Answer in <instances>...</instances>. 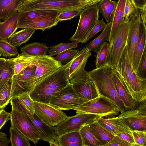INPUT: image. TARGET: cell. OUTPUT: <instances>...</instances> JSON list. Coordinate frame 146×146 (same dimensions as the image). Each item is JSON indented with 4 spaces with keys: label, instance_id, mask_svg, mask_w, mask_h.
Here are the masks:
<instances>
[{
    "label": "cell",
    "instance_id": "74e56055",
    "mask_svg": "<svg viewBox=\"0 0 146 146\" xmlns=\"http://www.w3.org/2000/svg\"><path fill=\"white\" fill-rule=\"evenodd\" d=\"M12 79L7 81L0 89V109L4 108L9 103L12 87Z\"/></svg>",
    "mask_w": 146,
    "mask_h": 146
},
{
    "label": "cell",
    "instance_id": "d590c367",
    "mask_svg": "<svg viewBox=\"0 0 146 146\" xmlns=\"http://www.w3.org/2000/svg\"><path fill=\"white\" fill-rule=\"evenodd\" d=\"M59 21L57 19L43 20L36 23L24 26L21 28H30L35 30H40L43 32L46 29L56 26Z\"/></svg>",
    "mask_w": 146,
    "mask_h": 146
},
{
    "label": "cell",
    "instance_id": "cb8c5ba5",
    "mask_svg": "<svg viewBox=\"0 0 146 146\" xmlns=\"http://www.w3.org/2000/svg\"><path fill=\"white\" fill-rule=\"evenodd\" d=\"M126 0H119L117 1L116 7L113 14L111 21V28L110 35L108 41L110 44L112 38L117 27L124 20V9Z\"/></svg>",
    "mask_w": 146,
    "mask_h": 146
},
{
    "label": "cell",
    "instance_id": "d6a6232c",
    "mask_svg": "<svg viewBox=\"0 0 146 146\" xmlns=\"http://www.w3.org/2000/svg\"><path fill=\"white\" fill-rule=\"evenodd\" d=\"M84 145L100 146L101 144L91 131L88 125L83 126L79 131Z\"/></svg>",
    "mask_w": 146,
    "mask_h": 146
},
{
    "label": "cell",
    "instance_id": "5bb4252c",
    "mask_svg": "<svg viewBox=\"0 0 146 146\" xmlns=\"http://www.w3.org/2000/svg\"><path fill=\"white\" fill-rule=\"evenodd\" d=\"M11 127L19 131L36 145L40 137L25 115L12 109L10 112Z\"/></svg>",
    "mask_w": 146,
    "mask_h": 146
},
{
    "label": "cell",
    "instance_id": "9f6ffc18",
    "mask_svg": "<svg viewBox=\"0 0 146 146\" xmlns=\"http://www.w3.org/2000/svg\"><path fill=\"white\" fill-rule=\"evenodd\" d=\"M132 146H142L137 144L136 143H134L132 145Z\"/></svg>",
    "mask_w": 146,
    "mask_h": 146
},
{
    "label": "cell",
    "instance_id": "60d3db41",
    "mask_svg": "<svg viewBox=\"0 0 146 146\" xmlns=\"http://www.w3.org/2000/svg\"><path fill=\"white\" fill-rule=\"evenodd\" d=\"M17 98L19 102L30 113L35 114L34 101L28 93L22 94Z\"/></svg>",
    "mask_w": 146,
    "mask_h": 146
},
{
    "label": "cell",
    "instance_id": "b9f144b4",
    "mask_svg": "<svg viewBox=\"0 0 146 146\" xmlns=\"http://www.w3.org/2000/svg\"><path fill=\"white\" fill-rule=\"evenodd\" d=\"M79 49H70L63 52L54 58L62 64H66L71 61L79 51Z\"/></svg>",
    "mask_w": 146,
    "mask_h": 146
},
{
    "label": "cell",
    "instance_id": "7dc6e473",
    "mask_svg": "<svg viewBox=\"0 0 146 146\" xmlns=\"http://www.w3.org/2000/svg\"><path fill=\"white\" fill-rule=\"evenodd\" d=\"M133 144L116 135L108 143L100 146H132Z\"/></svg>",
    "mask_w": 146,
    "mask_h": 146
},
{
    "label": "cell",
    "instance_id": "5b68a950",
    "mask_svg": "<svg viewBox=\"0 0 146 146\" xmlns=\"http://www.w3.org/2000/svg\"><path fill=\"white\" fill-rule=\"evenodd\" d=\"M68 79L73 90L80 98L89 101L100 97L95 84L84 68L75 72Z\"/></svg>",
    "mask_w": 146,
    "mask_h": 146
},
{
    "label": "cell",
    "instance_id": "f1b7e54d",
    "mask_svg": "<svg viewBox=\"0 0 146 146\" xmlns=\"http://www.w3.org/2000/svg\"><path fill=\"white\" fill-rule=\"evenodd\" d=\"M91 131L101 144V146L108 143L114 136L100 125L97 121L88 125Z\"/></svg>",
    "mask_w": 146,
    "mask_h": 146
},
{
    "label": "cell",
    "instance_id": "f6af8a7d",
    "mask_svg": "<svg viewBox=\"0 0 146 146\" xmlns=\"http://www.w3.org/2000/svg\"><path fill=\"white\" fill-rule=\"evenodd\" d=\"M136 73L138 77L142 79H146V50L143 54Z\"/></svg>",
    "mask_w": 146,
    "mask_h": 146
},
{
    "label": "cell",
    "instance_id": "7bdbcfd3",
    "mask_svg": "<svg viewBox=\"0 0 146 146\" xmlns=\"http://www.w3.org/2000/svg\"><path fill=\"white\" fill-rule=\"evenodd\" d=\"M84 9H77L60 13L57 19L59 21L70 20L72 18L80 15Z\"/></svg>",
    "mask_w": 146,
    "mask_h": 146
},
{
    "label": "cell",
    "instance_id": "ffe728a7",
    "mask_svg": "<svg viewBox=\"0 0 146 146\" xmlns=\"http://www.w3.org/2000/svg\"><path fill=\"white\" fill-rule=\"evenodd\" d=\"M112 78L117 93L127 110L132 108L137 102L128 90L115 69L112 73Z\"/></svg>",
    "mask_w": 146,
    "mask_h": 146
},
{
    "label": "cell",
    "instance_id": "6da1fadb",
    "mask_svg": "<svg viewBox=\"0 0 146 146\" xmlns=\"http://www.w3.org/2000/svg\"><path fill=\"white\" fill-rule=\"evenodd\" d=\"M71 62L63 65L35 86L29 94L34 101L47 104L54 93L70 84L68 71Z\"/></svg>",
    "mask_w": 146,
    "mask_h": 146
},
{
    "label": "cell",
    "instance_id": "52a82bcc",
    "mask_svg": "<svg viewBox=\"0 0 146 146\" xmlns=\"http://www.w3.org/2000/svg\"><path fill=\"white\" fill-rule=\"evenodd\" d=\"M27 56L36 68L30 92L36 85L63 65L49 55Z\"/></svg>",
    "mask_w": 146,
    "mask_h": 146
},
{
    "label": "cell",
    "instance_id": "8992f818",
    "mask_svg": "<svg viewBox=\"0 0 146 146\" xmlns=\"http://www.w3.org/2000/svg\"><path fill=\"white\" fill-rule=\"evenodd\" d=\"M77 113H90L104 118H111L120 112L118 107L111 100L101 96L93 100L85 102L74 108Z\"/></svg>",
    "mask_w": 146,
    "mask_h": 146
},
{
    "label": "cell",
    "instance_id": "4dcf8cb0",
    "mask_svg": "<svg viewBox=\"0 0 146 146\" xmlns=\"http://www.w3.org/2000/svg\"><path fill=\"white\" fill-rule=\"evenodd\" d=\"M117 3L116 1L101 0L97 4V6L99 11L107 23L111 21Z\"/></svg>",
    "mask_w": 146,
    "mask_h": 146
},
{
    "label": "cell",
    "instance_id": "836d02e7",
    "mask_svg": "<svg viewBox=\"0 0 146 146\" xmlns=\"http://www.w3.org/2000/svg\"><path fill=\"white\" fill-rule=\"evenodd\" d=\"M110 46V44L106 42L96 54H94L96 68H100L107 63Z\"/></svg>",
    "mask_w": 146,
    "mask_h": 146
},
{
    "label": "cell",
    "instance_id": "8d00e7d4",
    "mask_svg": "<svg viewBox=\"0 0 146 146\" xmlns=\"http://www.w3.org/2000/svg\"><path fill=\"white\" fill-rule=\"evenodd\" d=\"M78 47V43L76 41L68 43L60 42L50 47L48 51L49 55L53 57L65 51Z\"/></svg>",
    "mask_w": 146,
    "mask_h": 146
},
{
    "label": "cell",
    "instance_id": "f35d334b",
    "mask_svg": "<svg viewBox=\"0 0 146 146\" xmlns=\"http://www.w3.org/2000/svg\"><path fill=\"white\" fill-rule=\"evenodd\" d=\"M13 58L14 64V75H17L26 67L31 65L27 56L18 54Z\"/></svg>",
    "mask_w": 146,
    "mask_h": 146
},
{
    "label": "cell",
    "instance_id": "e575fe53",
    "mask_svg": "<svg viewBox=\"0 0 146 146\" xmlns=\"http://www.w3.org/2000/svg\"><path fill=\"white\" fill-rule=\"evenodd\" d=\"M9 137L11 146H31L29 140L11 127L9 129Z\"/></svg>",
    "mask_w": 146,
    "mask_h": 146
},
{
    "label": "cell",
    "instance_id": "c3c4849f",
    "mask_svg": "<svg viewBox=\"0 0 146 146\" xmlns=\"http://www.w3.org/2000/svg\"><path fill=\"white\" fill-rule=\"evenodd\" d=\"M135 8L132 0H126L124 9V17L125 20H128Z\"/></svg>",
    "mask_w": 146,
    "mask_h": 146
},
{
    "label": "cell",
    "instance_id": "ee69618b",
    "mask_svg": "<svg viewBox=\"0 0 146 146\" xmlns=\"http://www.w3.org/2000/svg\"><path fill=\"white\" fill-rule=\"evenodd\" d=\"M104 21L103 18L98 20L95 24L90 33L84 41L83 44L87 42L92 38L94 37L98 33L103 30L106 26Z\"/></svg>",
    "mask_w": 146,
    "mask_h": 146
},
{
    "label": "cell",
    "instance_id": "f907efd6",
    "mask_svg": "<svg viewBox=\"0 0 146 146\" xmlns=\"http://www.w3.org/2000/svg\"><path fill=\"white\" fill-rule=\"evenodd\" d=\"M116 135L131 144L135 143L132 132L120 133Z\"/></svg>",
    "mask_w": 146,
    "mask_h": 146
},
{
    "label": "cell",
    "instance_id": "d6986e66",
    "mask_svg": "<svg viewBox=\"0 0 146 146\" xmlns=\"http://www.w3.org/2000/svg\"><path fill=\"white\" fill-rule=\"evenodd\" d=\"M146 10L143 11L140 16L139 36L133 58L131 62L132 67L136 72L143 52L146 49Z\"/></svg>",
    "mask_w": 146,
    "mask_h": 146
},
{
    "label": "cell",
    "instance_id": "7402d4cb",
    "mask_svg": "<svg viewBox=\"0 0 146 146\" xmlns=\"http://www.w3.org/2000/svg\"><path fill=\"white\" fill-rule=\"evenodd\" d=\"M19 12L17 11L3 21H0V39L8 40L18 29Z\"/></svg>",
    "mask_w": 146,
    "mask_h": 146
},
{
    "label": "cell",
    "instance_id": "3957f363",
    "mask_svg": "<svg viewBox=\"0 0 146 146\" xmlns=\"http://www.w3.org/2000/svg\"><path fill=\"white\" fill-rule=\"evenodd\" d=\"M100 0H21L19 12L39 9H50L61 13L77 9H84L96 5Z\"/></svg>",
    "mask_w": 146,
    "mask_h": 146
},
{
    "label": "cell",
    "instance_id": "8fae6325",
    "mask_svg": "<svg viewBox=\"0 0 146 146\" xmlns=\"http://www.w3.org/2000/svg\"><path fill=\"white\" fill-rule=\"evenodd\" d=\"M12 109L23 113L39 134L40 139L48 142L55 140L57 135L54 127L50 126L43 121L35 114L32 115L19 102L17 98L10 100Z\"/></svg>",
    "mask_w": 146,
    "mask_h": 146
},
{
    "label": "cell",
    "instance_id": "bcb514c9",
    "mask_svg": "<svg viewBox=\"0 0 146 146\" xmlns=\"http://www.w3.org/2000/svg\"><path fill=\"white\" fill-rule=\"evenodd\" d=\"M131 132L134 140V143L142 146H146V131L134 130L132 131Z\"/></svg>",
    "mask_w": 146,
    "mask_h": 146
},
{
    "label": "cell",
    "instance_id": "4fadbf2b",
    "mask_svg": "<svg viewBox=\"0 0 146 146\" xmlns=\"http://www.w3.org/2000/svg\"><path fill=\"white\" fill-rule=\"evenodd\" d=\"M102 117L100 115L83 113H77L75 115L68 116L63 121L54 127L57 136L64 134L79 131L84 126L98 121Z\"/></svg>",
    "mask_w": 146,
    "mask_h": 146
},
{
    "label": "cell",
    "instance_id": "11a10c76",
    "mask_svg": "<svg viewBox=\"0 0 146 146\" xmlns=\"http://www.w3.org/2000/svg\"><path fill=\"white\" fill-rule=\"evenodd\" d=\"M7 59L0 58V70L4 65Z\"/></svg>",
    "mask_w": 146,
    "mask_h": 146
},
{
    "label": "cell",
    "instance_id": "db71d44e",
    "mask_svg": "<svg viewBox=\"0 0 146 146\" xmlns=\"http://www.w3.org/2000/svg\"><path fill=\"white\" fill-rule=\"evenodd\" d=\"M50 146H60L56 141L55 140H51L48 142Z\"/></svg>",
    "mask_w": 146,
    "mask_h": 146
},
{
    "label": "cell",
    "instance_id": "6f0895ef",
    "mask_svg": "<svg viewBox=\"0 0 146 146\" xmlns=\"http://www.w3.org/2000/svg\"><path fill=\"white\" fill-rule=\"evenodd\" d=\"M2 53L1 52V50H0V57H1L2 56Z\"/></svg>",
    "mask_w": 146,
    "mask_h": 146
},
{
    "label": "cell",
    "instance_id": "f5cc1de1",
    "mask_svg": "<svg viewBox=\"0 0 146 146\" xmlns=\"http://www.w3.org/2000/svg\"><path fill=\"white\" fill-rule=\"evenodd\" d=\"M10 142L6 134L0 131V146H9Z\"/></svg>",
    "mask_w": 146,
    "mask_h": 146
},
{
    "label": "cell",
    "instance_id": "2e32d148",
    "mask_svg": "<svg viewBox=\"0 0 146 146\" xmlns=\"http://www.w3.org/2000/svg\"><path fill=\"white\" fill-rule=\"evenodd\" d=\"M34 105L35 114L50 126H56L68 117L65 113L47 104L34 101Z\"/></svg>",
    "mask_w": 146,
    "mask_h": 146
},
{
    "label": "cell",
    "instance_id": "ac0fdd59",
    "mask_svg": "<svg viewBox=\"0 0 146 146\" xmlns=\"http://www.w3.org/2000/svg\"><path fill=\"white\" fill-rule=\"evenodd\" d=\"M59 13L54 10L44 9L19 12L18 28H21L24 26L41 20L57 19Z\"/></svg>",
    "mask_w": 146,
    "mask_h": 146
},
{
    "label": "cell",
    "instance_id": "30bf717a",
    "mask_svg": "<svg viewBox=\"0 0 146 146\" xmlns=\"http://www.w3.org/2000/svg\"><path fill=\"white\" fill-rule=\"evenodd\" d=\"M118 117L131 131L146 132V100L137 102L134 107L121 113Z\"/></svg>",
    "mask_w": 146,
    "mask_h": 146
},
{
    "label": "cell",
    "instance_id": "ab89813d",
    "mask_svg": "<svg viewBox=\"0 0 146 146\" xmlns=\"http://www.w3.org/2000/svg\"><path fill=\"white\" fill-rule=\"evenodd\" d=\"M0 50L2 55L8 58L16 56L18 54L16 47L10 44L8 40L0 39Z\"/></svg>",
    "mask_w": 146,
    "mask_h": 146
},
{
    "label": "cell",
    "instance_id": "7a4b0ae2",
    "mask_svg": "<svg viewBox=\"0 0 146 146\" xmlns=\"http://www.w3.org/2000/svg\"><path fill=\"white\" fill-rule=\"evenodd\" d=\"M115 69L134 100L139 102L146 100V79L139 78L133 70L126 46Z\"/></svg>",
    "mask_w": 146,
    "mask_h": 146
},
{
    "label": "cell",
    "instance_id": "1f68e13d",
    "mask_svg": "<svg viewBox=\"0 0 146 146\" xmlns=\"http://www.w3.org/2000/svg\"><path fill=\"white\" fill-rule=\"evenodd\" d=\"M14 71L13 58L6 59L0 70V89L6 82L12 79L14 76Z\"/></svg>",
    "mask_w": 146,
    "mask_h": 146
},
{
    "label": "cell",
    "instance_id": "7c38bea8",
    "mask_svg": "<svg viewBox=\"0 0 146 146\" xmlns=\"http://www.w3.org/2000/svg\"><path fill=\"white\" fill-rule=\"evenodd\" d=\"M87 102L77 95L70 84L54 93L47 104L59 110L68 111Z\"/></svg>",
    "mask_w": 146,
    "mask_h": 146
},
{
    "label": "cell",
    "instance_id": "277c9868",
    "mask_svg": "<svg viewBox=\"0 0 146 146\" xmlns=\"http://www.w3.org/2000/svg\"><path fill=\"white\" fill-rule=\"evenodd\" d=\"M115 69L107 63L88 72V73L90 79L95 84L100 96L111 100L121 113L127 110L117 95L113 82L112 74Z\"/></svg>",
    "mask_w": 146,
    "mask_h": 146
},
{
    "label": "cell",
    "instance_id": "680465c9",
    "mask_svg": "<svg viewBox=\"0 0 146 146\" xmlns=\"http://www.w3.org/2000/svg\"><path fill=\"white\" fill-rule=\"evenodd\" d=\"M84 146H86V145H84Z\"/></svg>",
    "mask_w": 146,
    "mask_h": 146
},
{
    "label": "cell",
    "instance_id": "83f0119b",
    "mask_svg": "<svg viewBox=\"0 0 146 146\" xmlns=\"http://www.w3.org/2000/svg\"><path fill=\"white\" fill-rule=\"evenodd\" d=\"M111 28V22L107 23L106 26L102 33L96 38L83 48H87L97 53L104 43L108 41Z\"/></svg>",
    "mask_w": 146,
    "mask_h": 146
},
{
    "label": "cell",
    "instance_id": "ba28073f",
    "mask_svg": "<svg viewBox=\"0 0 146 146\" xmlns=\"http://www.w3.org/2000/svg\"><path fill=\"white\" fill-rule=\"evenodd\" d=\"M129 29V18L124 20L118 26L110 44L107 63L116 69L122 52L126 47Z\"/></svg>",
    "mask_w": 146,
    "mask_h": 146
},
{
    "label": "cell",
    "instance_id": "4316f807",
    "mask_svg": "<svg viewBox=\"0 0 146 146\" xmlns=\"http://www.w3.org/2000/svg\"><path fill=\"white\" fill-rule=\"evenodd\" d=\"M21 0H0V21L17 11Z\"/></svg>",
    "mask_w": 146,
    "mask_h": 146
},
{
    "label": "cell",
    "instance_id": "e0dca14e",
    "mask_svg": "<svg viewBox=\"0 0 146 146\" xmlns=\"http://www.w3.org/2000/svg\"><path fill=\"white\" fill-rule=\"evenodd\" d=\"M144 11L136 8L129 17V29L126 47L131 63L138 39L140 16Z\"/></svg>",
    "mask_w": 146,
    "mask_h": 146
},
{
    "label": "cell",
    "instance_id": "603a6c76",
    "mask_svg": "<svg viewBox=\"0 0 146 146\" xmlns=\"http://www.w3.org/2000/svg\"><path fill=\"white\" fill-rule=\"evenodd\" d=\"M91 51L87 48H83L72 60L68 71V78L80 69L85 68L88 58L92 55Z\"/></svg>",
    "mask_w": 146,
    "mask_h": 146
},
{
    "label": "cell",
    "instance_id": "d4e9b609",
    "mask_svg": "<svg viewBox=\"0 0 146 146\" xmlns=\"http://www.w3.org/2000/svg\"><path fill=\"white\" fill-rule=\"evenodd\" d=\"M21 53L25 56H35L47 54L48 47L44 43L35 42L26 44L20 48Z\"/></svg>",
    "mask_w": 146,
    "mask_h": 146
},
{
    "label": "cell",
    "instance_id": "816d5d0a",
    "mask_svg": "<svg viewBox=\"0 0 146 146\" xmlns=\"http://www.w3.org/2000/svg\"><path fill=\"white\" fill-rule=\"evenodd\" d=\"M136 8L141 10H146V0H132Z\"/></svg>",
    "mask_w": 146,
    "mask_h": 146
},
{
    "label": "cell",
    "instance_id": "9c48e42d",
    "mask_svg": "<svg viewBox=\"0 0 146 146\" xmlns=\"http://www.w3.org/2000/svg\"><path fill=\"white\" fill-rule=\"evenodd\" d=\"M99 11L96 4L85 8L80 15L76 31L70 40L81 43L82 45L100 17Z\"/></svg>",
    "mask_w": 146,
    "mask_h": 146
},
{
    "label": "cell",
    "instance_id": "44dd1931",
    "mask_svg": "<svg viewBox=\"0 0 146 146\" xmlns=\"http://www.w3.org/2000/svg\"><path fill=\"white\" fill-rule=\"evenodd\" d=\"M98 122L114 136L120 133L131 132L118 116L109 118L102 117Z\"/></svg>",
    "mask_w": 146,
    "mask_h": 146
},
{
    "label": "cell",
    "instance_id": "9a60e30c",
    "mask_svg": "<svg viewBox=\"0 0 146 146\" xmlns=\"http://www.w3.org/2000/svg\"><path fill=\"white\" fill-rule=\"evenodd\" d=\"M35 67L31 65L24 69L12 79V87L10 99L17 98L25 93L30 94Z\"/></svg>",
    "mask_w": 146,
    "mask_h": 146
},
{
    "label": "cell",
    "instance_id": "681fc988",
    "mask_svg": "<svg viewBox=\"0 0 146 146\" xmlns=\"http://www.w3.org/2000/svg\"><path fill=\"white\" fill-rule=\"evenodd\" d=\"M10 113L6 111L4 108L0 110V130L6 123L10 120Z\"/></svg>",
    "mask_w": 146,
    "mask_h": 146
},
{
    "label": "cell",
    "instance_id": "484cf974",
    "mask_svg": "<svg viewBox=\"0 0 146 146\" xmlns=\"http://www.w3.org/2000/svg\"><path fill=\"white\" fill-rule=\"evenodd\" d=\"M60 146H84L79 131L66 133L57 136L55 140Z\"/></svg>",
    "mask_w": 146,
    "mask_h": 146
},
{
    "label": "cell",
    "instance_id": "f546056e",
    "mask_svg": "<svg viewBox=\"0 0 146 146\" xmlns=\"http://www.w3.org/2000/svg\"><path fill=\"white\" fill-rule=\"evenodd\" d=\"M35 30L24 28L15 32L8 40L9 43L15 47H18L28 41Z\"/></svg>",
    "mask_w": 146,
    "mask_h": 146
}]
</instances>
